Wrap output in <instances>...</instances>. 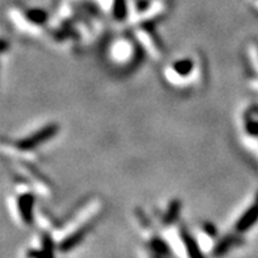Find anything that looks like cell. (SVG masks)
<instances>
[{"mask_svg":"<svg viewBox=\"0 0 258 258\" xmlns=\"http://www.w3.org/2000/svg\"><path fill=\"white\" fill-rule=\"evenodd\" d=\"M250 57H251V66H254L255 72L258 73V48L255 45H253L250 49Z\"/></svg>","mask_w":258,"mask_h":258,"instance_id":"1","label":"cell"}]
</instances>
